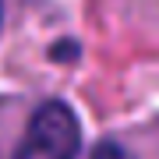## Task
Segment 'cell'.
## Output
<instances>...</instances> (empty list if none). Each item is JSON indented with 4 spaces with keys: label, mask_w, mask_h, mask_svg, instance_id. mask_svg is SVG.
Here are the masks:
<instances>
[{
    "label": "cell",
    "mask_w": 159,
    "mask_h": 159,
    "mask_svg": "<svg viewBox=\"0 0 159 159\" xmlns=\"http://www.w3.org/2000/svg\"><path fill=\"white\" fill-rule=\"evenodd\" d=\"M78 145H81V127L71 106L46 102L32 113L14 159H74Z\"/></svg>",
    "instance_id": "cell-1"
},
{
    "label": "cell",
    "mask_w": 159,
    "mask_h": 159,
    "mask_svg": "<svg viewBox=\"0 0 159 159\" xmlns=\"http://www.w3.org/2000/svg\"><path fill=\"white\" fill-rule=\"evenodd\" d=\"M92 159H131V156H127L120 145H113V142H102L96 152H92Z\"/></svg>",
    "instance_id": "cell-2"
}]
</instances>
